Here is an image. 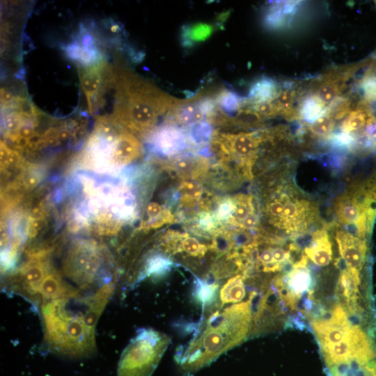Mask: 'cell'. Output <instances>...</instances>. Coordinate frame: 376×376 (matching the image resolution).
Masks as SVG:
<instances>
[{"label":"cell","instance_id":"cell-1","mask_svg":"<svg viewBox=\"0 0 376 376\" xmlns=\"http://www.w3.org/2000/svg\"><path fill=\"white\" fill-rule=\"evenodd\" d=\"M113 288L111 282L86 297L79 293L43 302L45 340L49 350L70 357L93 354L96 350L95 325Z\"/></svg>","mask_w":376,"mask_h":376},{"label":"cell","instance_id":"cell-2","mask_svg":"<svg viewBox=\"0 0 376 376\" xmlns=\"http://www.w3.org/2000/svg\"><path fill=\"white\" fill-rule=\"evenodd\" d=\"M255 295L253 292L246 301L217 310L207 318L198 333L175 355L184 373H196L244 340L250 331Z\"/></svg>","mask_w":376,"mask_h":376},{"label":"cell","instance_id":"cell-3","mask_svg":"<svg viewBox=\"0 0 376 376\" xmlns=\"http://www.w3.org/2000/svg\"><path fill=\"white\" fill-rule=\"evenodd\" d=\"M114 83L116 104L111 120L134 134L148 132L159 116L187 100L175 98L127 70L114 74Z\"/></svg>","mask_w":376,"mask_h":376},{"label":"cell","instance_id":"cell-4","mask_svg":"<svg viewBox=\"0 0 376 376\" xmlns=\"http://www.w3.org/2000/svg\"><path fill=\"white\" fill-rule=\"evenodd\" d=\"M170 342L164 333L150 328L141 329L121 354L118 376H151Z\"/></svg>","mask_w":376,"mask_h":376},{"label":"cell","instance_id":"cell-5","mask_svg":"<svg viewBox=\"0 0 376 376\" xmlns=\"http://www.w3.org/2000/svg\"><path fill=\"white\" fill-rule=\"evenodd\" d=\"M102 261L100 249L95 244L79 242L70 248L65 259L63 273L80 288H89L99 279Z\"/></svg>","mask_w":376,"mask_h":376},{"label":"cell","instance_id":"cell-6","mask_svg":"<svg viewBox=\"0 0 376 376\" xmlns=\"http://www.w3.org/2000/svg\"><path fill=\"white\" fill-rule=\"evenodd\" d=\"M307 257L301 256L283 278H278L272 288L281 302L295 309L297 301L311 287L312 279L306 266Z\"/></svg>","mask_w":376,"mask_h":376},{"label":"cell","instance_id":"cell-7","mask_svg":"<svg viewBox=\"0 0 376 376\" xmlns=\"http://www.w3.org/2000/svg\"><path fill=\"white\" fill-rule=\"evenodd\" d=\"M47 250H38L30 255V259L24 263L13 277L14 289L26 296L40 294L41 285L50 267L47 264Z\"/></svg>","mask_w":376,"mask_h":376},{"label":"cell","instance_id":"cell-8","mask_svg":"<svg viewBox=\"0 0 376 376\" xmlns=\"http://www.w3.org/2000/svg\"><path fill=\"white\" fill-rule=\"evenodd\" d=\"M281 301L272 288L267 290L252 317L249 334L251 336L273 331L279 327L283 311Z\"/></svg>","mask_w":376,"mask_h":376},{"label":"cell","instance_id":"cell-9","mask_svg":"<svg viewBox=\"0 0 376 376\" xmlns=\"http://www.w3.org/2000/svg\"><path fill=\"white\" fill-rule=\"evenodd\" d=\"M113 72L105 62L89 66L80 73L81 89L86 96L89 111L93 113L100 104L104 86Z\"/></svg>","mask_w":376,"mask_h":376},{"label":"cell","instance_id":"cell-10","mask_svg":"<svg viewBox=\"0 0 376 376\" xmlns=\"http://www.w3.org/2000/svg\"><path fill=\"white\" fill-rule=\"evenodd\" d=\"M334 209L339 221L345 226H353L359 237L363 238L370 231L372 224L349 191L336 199Z\"/></svg>","mask_w":376,"mask_h":376},{"label":"cell","instance_id":"cell-11","mask_svg":"<svg viewBox=\"0 0 376 376\" xmlns=\"http://www.w3.org/2000/svg\"><path fill=\"white\" fill-rule=\"evenodd\" d=\"M219 134L226 150L227 159L234 157L248 163L254 159L256 152L263 140L255 132Z\"/></svg>","mask_w":376,"mask_h":376},{"label":"cell","instance_id":"cell-12","mask_svg":"<svg viewBox=\"0 0 376 376\" xmlns=\"http://www.w3.org/2000/svg\"><path fill=\"white\" fill-rule=\"evenodd\" d=\"M336 241L346 267L361 272L367 253L366 240L347 231L338 230L336 234Z\"/></svg>","mask_w":376,"mask_h":376},{"label":"cell","instance_id":"cell-13","mask_svg":"<svg viewBox=\"0 0 376 376\" xmlns=\"http://www.w3.org/2000/svg\"><path fill=\"white\" fill-rule=\"evenodd\" d=\"M311 207L304 200H291L284 198V208L279 226H282L288 233H299L307 227Z\"/></svg>","mask_w":376,"mask_h":376},{"label":"cell","instance_id":"cell-14","mask_svg":"<svg viewBox=\"0 0 376 376\" xmlns=\"http://www.w3.org/2000/svg\"><path fill=\"white\" fill-rule=\"evenodd\" d=\"M152 143L159 152L171 156L179 153L188 145L185 132L171 124L156 130L152 135Z\"/></svg>","mask_w":376,"mask_h":376},{"label":"cell","instance_id":"cell-15","mask_svg":"<svg viewBox=\"0 0 376 376\" xmlns=\"http://www.w3.org/2000/svg\"><path fill=\"white\" fill-rule=\"evenodd\" d=\"M226 21V17L219 14L213 23L197 22L182 25L180 35L181 46L190 49L206 41L216 31L222 29Z\"/></svg>","mask_w":376,"mask_h":376},{"label":"cell","instance_id":"cell-16","mask_svg":"<svg viewBox=\"0 0 376 376\" xmlns=\"http://www.w3.org/2000/svg\"><path fill=\"white\" fill-rule=\"evenodd\" d=\"M141 150L140 142L132 134L127 131L121 132L111 144L109 156L116 165L124 166L134 160Z\"/></svg>","mask_w":376,"mask_h":376},{"label":"cell","instance_id":"cell-17","mask_svg":"<svg viewBox=\"0 0 376 376\" xmlns=\"http://www.w3.org/2000/svg\"><path fill=\"white\" fill-rule=\"evenodd\" d=\"M78 290L63 280L59 273L50 268L41 285L40 295L43 302L78 295Z\"/></svg>","mask_w":376,"mask_h":376},{"label":"cell","instance_id":"cell-18","mask_svg":"<svg viewBox=\"0 0 376 376\" xmlns=\"http://www.w3.org/2000/svg\"><path fill=\"white\" fill-rule=\"evenodd\" d=\"M305 256L320 267L328 265L332 260L331 243L327 232L319 230L312 235L311 243L304 249Z\"/></svg>","mask_w":376,"mask_h":376},{"label":"cell","instance_id":"cell-19","mask_svg":"<svg viewBox=\"0 0 376 376\" xmlns=\"http://www.w3.org/2000/svg\"><path fill=\"white\" fill-rule=\"evenodd\" d=\"M242 275H236L229 279L221 288L219 300L221 307L225 304H238L242 302L246 295V288Z\"/></svg>","mask_w":376,"mask_h":376},{"label":"cell","instance_id":"cell-20","mask_svg":"<svg viewBox=\"0 0 376 376\" xmlns=\"http://www.w3.org/2000/svg\"><path fill=\"white\" fill-rule=\"evenodd\" d=\"M278 93L274 80L269 77H262L250 87L247 100L250 104L272 101Z\"/></svg>","mask_w":376,"mask_h":376},{"label":"cell","instance_id":"cell-21","mask_svg":"<svg viewBox=\"0 0 376 376\" xmlns=\"http://www.w3.org/2000/svg\"><path fill=\"white\" fill-rule=\"evenodd\" d=\"M329 376H376V361L352 362L327 369Z\"/></svg>","mask_w":376,"mask_h":376},{"label":"cell","instance_id":"cell-22","mask_svg":"<svg viewBox=\"0 0 376 376\" xmlns=\"http://www.w3.org/2000/svg\"><path fill=\"white\" fill-rule=\"evenodd\" d=\"M213 97L216 103L229 115L242 108L246 100L237 93L226 88L216 92Z\"/></svg>","mask_w":376,"mask_h":376},{"label":"cell","instance_id":"cell-23","mask_svg":"<svg viewBox=\"0 0 376 376\" xmlns=\"http://www.w3.org/2000/svg\"><path fill=\"white\" fill-rule=\"evenodd\" d=\"M365 104H363L359 108L350 111L342 123V132L350 134L366 129L369 117L372 113L367 109Z\"/></svg>","mask_w":376,"mask_h":376},{"label":"cell","instance_id":"cell-24","mask_svg":"<svg viewBox=\"0 0 376 376\" xmlns=\"http://www.w3.org/2000/svg\"><path fill=\"white\" fill-rule=\"evenodd\" d=\"M327 112V108L318 97L313 95L307 98L300 111V116L306 122L312 123Z\"/></svg>","mask_w":376,"mask_h":376},{"label":"cell","instance_id":"cell-25","mask_svg":"<svg viewBox=\"0 0 376 376\" xmlns=\"http://www.w3.org/2000/svg\"><path fill=\"white\" fill-rule=\"evenodd\" d=\"M264 118L249 106L247 99L243 107L233 116L235 125L247 127L260 126Z\"/></svg>","mask_w":376,"mask_h":376},{"label":"cell","instance_id":"cell-26","mask_svg":"<svg viewBox=\"0 0 376 376\" xmlns=\"http://www.w3.org/2000/svg\"><path fill=\"white\" fill-rule=\"evenodd\" d=\"M211 127L206 121H202L189 125L187 134V143H191L196 145L204 143L210 137Z\"/></svg>","mask_w":376,"mask_h":376},{"label":"cell","instance_id":"cell-27","mask_svg":"<svg viewBox=\"0 0 376 376\" xmlns=\"http://www.w3.org/2000/svg\"><path fill=\"white\" fill-rule=\"evenodd\" d=\"M205 120L214 126L228 127L235 125L233 117L224 111L217 104L206 113Z\"/></svg>","mask_w":376,"mask_h":376},{"label":"cell","instance_id":"cell-28","mask_svg":"<svg viewBox=\"0 0 376 376\" xmlns=\"http://www.w3.org/2000/svg\"><path fill=\"white\" fill-rule=\"evenodd\" d=\"M21 155L17 150L10 148L4 142H1V170L15 167L20 164Z\"/></svg>","mask_w":376,"mask_h":376},{"label":"cell","instance_id":"cell-29","mask_svg":"<svg viewBox=\"0 0 376 376\" xmlns=\"http://www.w3.org/2000/svg\"><path fill=\"white\" fill-rule=\"evenodd\" d=\"M334 127V119L326 113L312 123L309 126V130L313 134L322 136L329 134Z\"/></svg>","mask_w":376,"mask_h":376},{"label":"cell","instance_id":"cell-30","mask_svg":"<svg viewBox=\"0 0 376 376\" xmlns=\"http://www.w3.org/2000/svg\"><path fill=\"white\" fill-rule=\"evenodd\" d=\"M235 210L233 217L235 221L241 222L250 214L253 212L251 198L248 196H240L235 201Z\"/></svg>","mask_w":376,"mask_h":376},{"label":"cell","instance_id":"cell-31","mask_svg":"<svg viewBox=\"0 0 376 376\" xmlns=\"http://www.w3.org/2000/svg\"><path fill=\"white\" fill-rule=\"evenodd\" d=\"M177 250L184 251L189 256H197L204 254L206 248L196 238L187 237L182 240Z\"/></svg>","mask_w":376,"mask_h":376},{"label":"cell","instance_id":"cell-32","mask_svg":"<svg viewBox=\"0 0 376 376\" xmlns=\"http://www.w3.org/2000/svg\"><path fill=\"white\" fill-rule=\"evenodd\" d=\"M295 94L294 91L289 90L282 91L277 93L272 102L279 109L280 114H283L293 109L292 105Z\"/></svg>","mask_w":376,"mask_h":376},{"label":"cell","instance_id":"cell-33","mask_svg":"<svg viewBox=\"0 0 376 376\" xmlns=\"http://www.w3.org/2000/svg\"><path fill=\"white\" fill-rule=\"evenodd\" d=\"M248 101V100H247ZM249 106L263 118H272L279 114V110L272 101L250 104Z\"/></svg>","mask_w":376,"mask_h":376},{"label":"cell","instance_id":"cell-34","mask_svg":"<svg viewBox=\"0 0 376 376\" xmlns=\"http://www.w3.org/2000/svg\"><path fill=\"white\" fill-rule=\"evenodd\" d=\"M171 265L168 258L162 256H155L150 259L146 269V275L159 274L166 270Z\"/></svg>","mask_w":376,"mask_h":376},{"label":"cell","instance_id":"cell-35","mask_svg":"<svg viewBox=\"0 0 376 376\" xmlns=\"http://www.w3.org/2000/svg\"><path fill=\"white\" fill-rule=\"evenodd\" d=\"M180 190L184 195L183 197L196 202L198 201L203 193L202 188L194 182H184L180 187Z\"/></svg>","mask_w":376,"mask_h":376},{"label":"cell","instance_id":"cell-36","mask_svg":"<svg viewBox=\"0 0 376 376\" xmlns=\"http://www.w3.org/2000/svg\"><path fill=\"white\" fill-rule=\"evenodd\" d=\"M235 210V203L230 199L221 203L216 212V218L219 220H226L233 217Z\"/></svg>","mask_w":376,"mask_h":376},{"label":"cell","instance_id":"cell-37","mask_svg":"<svg viewBox=\"0 0 376 376\" xmlns=\"http://www.w3.org/2000/svg\"><path fill=\"white\" fill-rule=\"evenodd\" d=\"M284 198H278L272 201L267 206V212L272 220L275 221L276 224H279L281 218L283 215L284 208Z\"/></svg>","mask_w":376,"mask_h":376},{"label":"cell","instance_id":"cell-38","mask_svg":"<svg viewBox=\"0 0 376 376\" xmlns=\"http://www.w3.org/2000/svg\"><path fill=\"white\" fill-rule=\"evenodd\" d=\"M45 219H30L26 228L27 236L30 238L36 237L45 225Z\"/></svg>","mask_w":376,"mask_h":376},{"label":"cell","instance_id":"cell-39","mask_svg":"<svg viewBox=\"0 0 376 376\" xmlns=\"http://www.w3.org/2000/svg\"><path fill=\"white\" fill-rule=\"evenodd\" d=\"M215 217H214L211 214L207 212H203L198 215V226L203 230H210L214 224Z\"/></svg>","mask_w":376,"mask_h":376},{"label":"cell","instance_id":"cell-40","mask_svg":"<svg viewBox=\"0 0 376 376\" xmlns=\"http://www.w3.org/2000/svg\"><path fill=\"white\" fill-rule=\"evenodd\" d=\"M162 214V207L159 203L151 202L148 205L147 214L150 219H159Z\"/></svg>","mask_w":376,"mask_h":376},{"label":"cell","instance_id":"cell-41","mask_svg":"<svg viewBox=\"0 0 376 376\" xmlns=\"http://www.w3.org/2000/svg\"><path fill=\"white\" fill-rule=\"evenodd\" d=\"M336 141L341 146H348L354 142V139L350 134L341 132L336 136Z\"/></svg>","mask_w":376,"mask_h":376},{"label":"cell","instance_id":"cell-42","mask_svg":"<svg viewBox=\"0 0 376 376\" xmlns=\"http://www.w3.org/2000/svg\"><path fill=\"white\" fill-rule=\"evenodd\" d=\"M258 222V217L254 214H250L240 224L241 226L244 228H251L254 227Z\"/></svg>","mask_w":376,"mask_h":376},{"label":"cell","instance_id":"cell-43","mask_svg":"<svg viewBox=\"0 0 376 376\" xmlns=\"http://www.w3.org/2000/svg\"><path fill=\"white\" fill-rule=\"evenodd\" d=\"M376 2V1H375Z\"/></svg>","mask_w":376,"mask_h":376}]
</instances>
